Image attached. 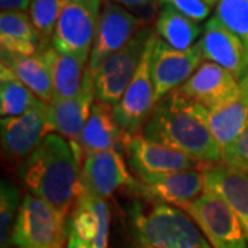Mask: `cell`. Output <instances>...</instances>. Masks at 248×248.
Here are the masks:
<instances>
[{
	"instance_id": "6da1fadb",
	"label": "cell",
	"mask_w": 248,
	"mask_h": 248,
	"mask_svg": "<svg viewBox=\"0 0 248 248\" xmlns=\"http://www.w3.org/2000/svg\"><path fill=\"white\" fill-rule=\"evenodd\" d=\"M142 135L182 152L203 166L223 163L221 148L208 125L207 108L186 98L178 90L155 105Z\"/></svg>"
},
{
	"instance_id": "7a4b0ae2",
	"label": "cell",
	"mask_w": 248,
	"mask_h": 248,
	"mask_svg": "<svg viewBox=\"0 0 248 248\" xmlns=\"http://www.w3.org/2000/svg\"><path fill=\"white\" fill-rule=\"evenodd\" d=\"M19 177L31 195L45 200L66 219L79 196L81 161L69 141L48 134L24 160Z\"/></svg>"
},
{
	"instance_id": "3957f363",
	"label": "cell",
	"mask_w": 248,
	"mask_h": 248,
	"mask_svg": "<svg viewBox=\"0 0 248 248\" xmlns=\"http://www.w3.org/2000/svg\"><path fill=\"white\" fill-rule=\"evenodd\" d=\"M131 229L134 248H196L208 243L184 210L164 203L151 208L135 204Z\"/></svg>"
},
{
	"instance_id": "277c9868",
	"label": "cell",
	"mask_w": 248,
	"mask_h": 248,
	"mask_svg": "<svg viewBox=\"0 0 248 248\" xmlns=\"http://www.w3.org/2000/svg\"><path fill=\"white\" fill-rule=\"evenodd\" d=\"M68 222L45 200L27 193L18 211L11 244L17 248H63Z\"/></svg>"
},
{
	"instance_id": "5b68a950",
	"label": "cell",
	"mask_w": 248,
	"mask_h": 248,
	"mask_svg": "<svg viewBox=\"0 0 248 248\" xmlns=\"http://www.w3.org/2000/svg\"><path fill=\"white\" fill-rule=\"evenodd\" d=\"M105 0H63L51 46L89 65L98 19Z\"/></svg>"
},
{
	"instance_id": "8992f818",
	"label": "cell",
	"mask_w": 248,
	"mask_h": 248,
	"mask_svg": "<svg viewBox=\"0 0 248 248\" xmlns=\"http://www.w3.org/2000/svg\"><path fill=\"white\" fill-rule=\"evenodd\" d=\"M155 32L149 28L141 29L133 40L112 57H109L93 75L97 101L113 108L122 99L134 79L137 69Z\"/></svg>"
},
{
	"instance_id": "52a82bcc",
	"label": "cell",
	"mask_w": 248,
	"mask_h": 248,
	"mask_svg": "<svg viewBox=\"0 0 248 248\" xmlns=\"http://www.w3.org/2000/svg\"><path fill=\"white\" fill-rule=\"evenodd\" d=\"M182 210L213 248H248V240L237 217L219 195L205 190Z\"/></svg>"
},
{
	"instance_id": "ba28073f",
	"label": "cell",
	"mask_w": 248,
	"mask_h": 248,
	"mask_svg": "<svg viewBox=\"0 0 248 248\" xmlns=\"http://www.w3.org/2000/svg\"><path fill=\"white\" fill-rule=\"evenodd\" d=\"M157 40L156 32L148 43L146 51L137 69V73L127 87L122 99L112 108L116 123L120 125L127 137L140 135L155 108L151 62L153 47Z\"/></svg>"
},
{
	"instance_id": "9c48e42d",
	"label": "cell",
	"mask_w": 248,
	"mask_h": 248,
	"mask_svg": "<svg viewBox=\"0 0 248 248\" xmlns=\"http://www.w3.org/2000/svg\"><path fill=\"white\" fill-rule=\"evenodd\" d=\"M204 62L200 43L189 50H177L157 37L152 53L151 73L155 104L177 91Z\"/></svg>"
},
{
	"instance_id": "30bf717a",
	"label": "cell",
	"mask_w": 248,
	"mask_h": 248,
	"mask_svg": "<svg viewBox=\"0 0 248 248\" xmlns=\"http://www.w3.org/2000/svg\"><path fill=\"white\" fill-rule=\"evenodd\" d=\"M142 24L143 21L141 18L134 16L127 9L116 4L112 0H105L94 35L87 65L89 71L94 73L109 57L128 45L135 35L143 29Z\"/></svg>"
},
{
	"instance_id": "8fae6325",
	"label": "cell",
	"mask_w": 248,
	"mask_h": 248,
	"mask_svg": "<svg viewBox=\"0 0 248 248\" xmlns=\"http://www.w3.org/2000/svg\"><path fill=\"white\" fill-rule=\"evenodd\" d=\"M123 146L130 167L138 175L140 181L181 170L203 167V164L185 153L151 141L143 135L127 137Z\"/></svg>"
},
{
	"instance_id": "7c38bea8",
	"label": "cell",
	"mask_w": 248,
	"mask_h": 248,
	"mask_svg": "<svg viewBox=\"0 0 248 248\" xmlns=\"http://www.w3.org/2000/svg\"><path fill=\"white\" fill-rule=\"evenodd\" d=\"M80 186L104 200L120 187L138 190V182L128 172L123 156L117 149L91 153L81 163Z\"/></svg>"
},
{
	"instance_id": "4fadbf2b",
	"label": "cell",
	"mask_w": 248,
	"mask_h": 248,
	"mask_svg": "<svg viewBox=\"0 0 248 248\" xmlns=\"http://www.w3.org/2000/svg\"><path fill=\"white\" fill-rule=\"evenodd\" d=\"M1 148L11 160L29 157L50 131L47 104L40 102L24 115L1 117Z\"/></svg>"
},
{
	"instance_id": "5bb4252c",
	"label": "cell",
	"mask_w": 248,
	"mask_h": 248,
	"mask_svg": "<svg viewBox=\"0 0 248 248\" xmlns=\"http://www.w3.org/2000/svg\"><path fill=\"white\" fill-rule=\"evenodd\" d=\"M200 46L204 61H210L229 71L241 81L248 75V50L239 36L225 27L214 14L204 25Z\"/></svg>"
},
{
	"instance_id": "9a60e30c",
	"label": "cell",
	"mask_w": 248,
	"mask_h": 248,
	"mask_svg": "<svg viewBox=\"0 0 248 248\" xmlns=\"http://www.w3.org/2000/svg\"><path fill=\"white\" fill-rule=\"evenodd\" d=\"M95 98L93 75L87 68L79 95L68 99H53L47 104V120L51 134H58L71 143H76L89 122Z\"/></svg>"
},
{
	"instance_id": "2e32d148",
	"label": "cell",
	"mask_w": 248,
	"mask_h": 248,
	"mask_svg": "<svg viewBox=\"0 0 248 248\" xmlns=\"http://www.w3.org/2000/svg\"><path fill=\"white\" fill-rule=\"evenodd\" d=\"M205 190V177L202 167L174 171L138 182V192L143 197L181 210L199 199Z\"/></svg>"
},
{
	"instance_id": "e0dca14e",
	"label": "cell",
	"mask_w": 248,
	"mask_h": 248,
	"mask_svg": "<svg viewBox=\"0 0 248 248\" xmlns=\"http://www.w3.org/2000/svg\"><path fill=\"white\" fill-rule=\"evenodd\" d=\"M208 125L222 155L236 142L248 124V80L239 83L231 97L207 109Z\"/></svg>"
},
{
	"instance_id": "ac0fdd59",
	"label": "cell",
	"mask_w": 248,
	"mask_h": 248,
	"mask_svg": "<svg viewBox=\"0 0 248 248\" xmlns=\"http://www.w3.org/2000/svg\"><path fill=\"white\" fill-rule=\"evenodd\" d=\"M207 190L219 195L237 217L248 240V174L226 163L202 167Z\"/></svg>"
},
{
	"instance_id": "d6986e66",
	"label": "cell",
	"mask_w": 248,
	"mask_h": 248,
	"mask_svg": "<svg viewBox=\"0 0 248 248\" xmlns=\"http://www.w3.org/2000/svg\"><path fill=\"white\" fill-rule=\"evenodd\" d=\"M71 226L90 248H108L110 233V210L107 200L89 193L80 186Z\"/></svg>"
},
{
	"instance_id": "ffe728a7",
	"label": "cell",
	"mask_w": 248,
	"mask_h": 248,
	"mask_svg": "<svg viewBox=\"0 0 248 248\" xmlns=\"http://www.w3.org/2000/svg\"><path fill=\"white\" fill-rule=\"evenodd\" d=\"M125 138L127 135L116 123L112 107L95 101L80 140L76 143H69L83 163L81 156L86 157L91 153L116 149L117 146L124 145Z\"/></svg>"
},
{
	"instance_id": "44dd1931",
	"label": "cell",
	"mask_w": 248,
	"mask_h": 248,
	"mask_svg": "<svg viewBox=\"0 0 248 248\" xmlns=\"http://www.w3.org/2000/svg\"><path fill=\"white\" fill-rule=\"evenodd\" d=\"M239 83L229 71L214 62L204 61L178 91L186 98L210 109L231 97L239 87Z\"/></svg>"
},
{
	"instance_id": "7402d4cb",
	"label": "cell",
	"mask_w": 248,
	"mask_h": 248,
	"mask_svg": "<svg viewBox=\"0 0 248 248\" xmlns=\"http://www.w3.org/2000/svg\"><path fill=\"white\" fill-rule=\"evenodd\" d=\"M1 65L9 68L42 102L54 99L51 68L45 48L35 55H14L1 51Z\"/></svg>"
},
{
	"instance_id": "603a6c76",
	"label": "cell",
	"mask_w": 248,
	"mask_h": 248,
	"mask_svg": "<svg viewBox=\"0 0 248 248\" xmlns=\"http://www.w3.org/2000/svg\"><path fill=\"white\" fill-rule=\"evenodd\" d=\"M0 46L3 53L24 57L42 50L40 35L28 13L0 14Z\"/></svg>"
},
{
	"instance_id": "cb8c5ba5",
	"label": "cell",
	"mask_w": 248,
	"mask_h": 248,
	"mask_svg": "<svg viewBox=\"0 0 248 248\" xmlns=\"http://www.w3.org/2000/svg\"><path fill=\"white\" fill-rule=\"evenodd\" d=\"M204 28L169 6H161L156 18V36L177 50H189L197 45Z\"/></svg>"
},
{
	"instance_id": "d4e9b609",
	"label": "cell",
	"mask_w": 248,
	"mask_h": 248,
	"mask_svg": "<svg viewBox=\"0 0 248 248\" xmlns=\"http://www.w3.org/2000/svg\"><path fill=\"white\" fill-rule=\"evenodd\" d=\"M51 68L54 99H68L79 95L87 63L73 55L58 53L53 46L45 48Z\"/></svg>"
},
{
	"instance_id": "484cf974",
	"label": "cell",
	"mask_w": 248,
	"mask_h": 248,
	"mask_svg": "<svg viewBox=\"0 0 248 248\" xmlns=\"http://www.w3.org/2000/svg\"><path fill=\"white\" fill-rule=\"evenodd\" d=\"M42 101L6 66H0V113L1 117L24 115Z\"/></svg>"
},
{
	"instance_id": "4316f807",
	"label": "cell",
	"mask_w": 248,
	"mask_h": 248,
	"mask_svg": "<svg viewBox=\"0 0 248 248\" xmlns=\"http://www.w3.org/2000/svg\"><path fill=\"white\" fill-rule=\"evenodd\" d=\"M62 1L63 0H32L31 3L28 14L40 35L42 50L51 46L57 22L61 14Z\"/></svg>"
},
{
	"instance_id": "83f0119b",
	"label": "cell",
	"mask_w": 248,
	"mask_h": 248,
	"mask_svg": "<svg viewBox=\"0 0 248 248\" xmlns=\"http://www.w3.org/2000/svg\"><path fill=\"white\" fill-rule=\"evenodd\" d=\"M21 197L17 186L9 179H1L0 184V243L6 248L11 241L13 229L16 225L18 211L21 207Z\"/></svg>"
},
{
	"instance_id": "f1b7e54d",
	"label": "cell",
	"mask_w": 248,
	"mask_h": 248,
	"mask_svg": "<svg viewBox=\"0 0 248 248\" xmlns=\"http://www.w3.org/2000/svg\"><path fill=\"white\" fill-rule=\"evenodd\" d=\"M215 16L239 36L248 50V0H218Z\"/></svg>"
},
{
	"instance_id": "f546056e",
	"label": "cell",
	"mask_w": 248,
	"mask_h": 248,
	"mask_svg": "<svg viewBox=\"0 0 248 248\" xmlns=\"http://www.w3.org/2000/svg\"><path fill=\"white\" fill-rule=\"evenodd\" d=\"M169 6L196 22H203L210 17L213 7L204 0H160V7Z\"/></svg>"
},
{
	"instance_id": "4dcf8cb0",
	"label": "cell",
	"mask_w": 248,
	"mask_h": 248,
	"mask_svg": "<svg viewBox=\"0 0 248 248\" xmlns=\"http://www.w3.org/2000/svg\"><path fill=\"white\" fill-rule=\"evenodd\" d=\"M223 163L248 174V124L236 142L223 153Z\"/></svg>"
},
{
	"instance_id": "1f68e13d",
	"label": "cell",
	"mask_w": 248,
	"mask_h": 248,
	"mask_svg": "<svg viewBox=\"0 0 248 248\" xmlns=\"http://www.w3.org/2000/svg\"><path fill=\"white\" fill-rule=\"evenodd\" d=\"M113 3L127 9L134 16L141 18L142 21L152 17L156 10L160 9V0H112Z\"/></svg>"
},
{
	"instance_id": "d6a6232c",
	"label": "cell",
	"mask_w": 248,
	"mask_h": 248,
	"mask_svg": "<svg viewBox=\"0 0 248 248\" xmlns=\"http://www.w3.org/2000/svg\"><path fill=\"white\" fill-rule=\"evenodd\" d=\"M32 0H0L1 13H29Z\"/></svg>"
},
{
	"instance_id": "836d02e7",
	"label": "cell",
	"mask_w": 248,
	"mask_h": 248,
	"mask_svg": "<svg viewBox=\"0 0 248 248\" xmlns=\"http://www.w3.org/2000/svg\"><path fill=\"white\" fill-rule=\"evenodd\" d=\"M68 240H66V248H90V246L80 239V236L73 231L71 223H68Z\"/></svg>"
},
{
	"instance_id": "e575fe53",
	"label": "cell",
	"mask_w": 248,
	"mask_h": 248,
	"mask_svg": "<svg viewBox=\"0 0 248 248\" xmlns=\"http://www.w3.org/2000/svg\"><path fill=\"white\" fill-rule=\"evenodd\" d=\"M208 6H211V7H215L217 6V3H218V0H204Z\"/></svg>"
},
{
	"instance_id": "d590c367",
	"label": "cell",
	"mask_w": 248,
	"mask_h": 248,
	"mask_svg": "<svg viewBox=\"0 0 248 248\" xmlns=\"http://www.w3.org/2000/svg\"><path fill=\"white\" fill-rule=\"evenodd\" d=\"M196 248H213V247L207 243V244H203V246H200V247H196Z\"/></svg>"
},
{
	"instance_id": "8d00e7d4",
	"label": "cell",
	"mask_w": 248,
	"mask_h": 248,
	"mask_svg": "<svg viewBox=\"0 0 248 248\" xmlns=\"http://www.w3.org/2000/svg\"><path fill=\"white\" fill-rule=\"evenodd\" d=\"M247 80H248V75H247Z\"/></svg>"
}]
</instances>
